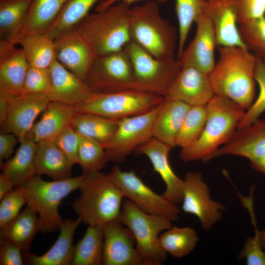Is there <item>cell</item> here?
Returning a JSON list of instances; mask_svg holds the SVG:
<instances>
[{
    "mask_svg": "<svg viewBox=\"0 0 265 265\" xmlns=\"http://www.w3.org/2000/svg\"><path fill=\"white\" fill-rule=\"evenodd\" d=\"M219 58L210 74L215 95L228 98L244 109L254 103L257 59L246 48L217 47Z\"/></svg>",
    "mask_w": 265,
    "mask_h": 265,
    "instance_id": "cell-1",
    "label": "cell"
},
{
    "mask_svg": "<svg viewBox=\"0 0 265 265\" xmlns=\"http://www.w3.org/2000/svg\"><path fill=\"white\" fill-rule=\"evenodd\" d=\"M207 117L200 138L181 148L179 157L184 162L208 161L219 147L231 138L245 114V109L232 100L214 95L207 104Z\"/></svg>",
    "mask_w": 265,
    "mask_h": 265,
    "instance_id": "cell-2",
    "label": "cell"
},
{
    "mask_svg": "<svg viewBox=\"0 0 265 265\" xmlns=\"http://www.w3.org/2000/svg\"><path fill=\"white\" fill-rule=\"evenodd\" d=\"M80 195L72 209L82 222L103 227L119 219L124 197L108 174L96 171L84 174Z\"/></svg>",
    "mask_w": 265,
    "mask_h": 265,
    "instance_id": "cell-3",
    "label": "cell"
},
{
    "mask_svg": "<svg viewBox=\"0 0 265 265\" xmlns=\"http://www.w3.org/2000/svg\"><path fill=\"white\" fill-rule=\"evenodd\" d=\"M129 21L132 41L157 59L175 57L176 30L161 16L158 1L130 7Z\"/></svg>",
    "mask_w": 265,
    "mask_h": 265,
    "instance_id": "cell-4",
    "label": "cell"
},
{
    "mask_svg": "<svg viewBox=\"0 0 265 265\" xmlns=\"http://www.w3.org/2000/svg\"><path fill=\"white\" fill-rule=\"evenodd\" d=\"M130 7L126 2H118L88 14L75 25L91 44L97 56L121 50L131 41Z\"/></svg>",
    "mask_w": 265,
    "mask_h": 265,
    "instance_id": "cell-5",
    "label": "cell"
},
{
    "mask_svg": "<svg viewBox=\"0 0 265 265\" xmlns=\"http://www.w3.org/2000/svg\"><path fill=\"white\" fill-rule=\"evenodd\" d=\"M84 174L61 180L46 181L37 174L25 183L16 187L24 196L26 204L39 215L40 230L44 234L59 230L63 219L58 207L62 200L79 189Z\"/></svg>",
    "mask_w": 265,
    "mask_h": 265,
    "instance_id": "cell-6",
    "label": "cell"
},
{
    "mask_svg": "<svg viewBox=\"0 0 265 265\" xmlns=\"http://www.w3.org/2000/svg\"><path fill=\"white\" fill-rule=\"evenodd\" d=\"M119 219L132 233L144 265H162L167 253L160 246V233L172 227V221L145 212L128 199L123 202Z\"/></svg>",
    "mask_w": 265,
    "mask_h": 265,
    "instance_id": "cell-7",
    "label": "cell"
},
{
    "mask_svg": "<svg viewBox=\"0 0 265 265\" xmlns=\"http://www.w3.org/2000/svg\"><path fill=\"white\" fill-rule=\"evenodd\" d=\"M164 97L153 93L130 90L95 93L74 106L78 113H86L119 120L145 113L159 106Z\"/></svg>",
    "mask_w": 265,
    "mask_h": 265,
    "instance_id": "cell-8",
    "label": "cell"
},
{
    "mask_svg": "<svg viewBox=\"0 0 265 265\" xmlns=\"http://www.w3.org/2000/svg\"><path fill=\"white\" fill-rule=\"evenodd\" d=\"M84 81L95 93L142 91L136 80L130 57L125 48L96 56Z\"/></svg>",
    "mask_w": 265,
    "mask_h": 265,
    "instance_id": "cell-9",
    "label": "cell"
},
{
    "mask_svg": "<svg viewBox=\"0 0 265 265\" xmlns=\"http://www.w3.org/2000/svg\"><path fill=\"white\" fill-rule=\"evenodd\" d=\"M125 48L141 90L164 97L182 68L180 61L175 57L157 59L132 40Z\"/></svg>",
    "mask_w": 265,
    "mask_h": 265,
    "instance_id": "cell-10",
    "label": "cell"
},
{
    "mask_svg": "<svg viewBox=\"0 0 265 265\" xmlns=\"http://www.w3.org/2000/svg\"><path fill=\"white\" fill-rule=\"evenodd\" d=\"M124 197L143 212L176 220L181 210L177 205L147 186L132 171H125L115 165L109 173Z\"/></svg>",
    "mask_w": 265,
    "mask_h": 265,
    "instance_id": "cell-11",
    "label": "cell"
},
{
    "mask_svg": "<svg viewBox=\"0 0 265 265\" xmlns=\"http://www.w3.org/2000/svg\"><path fill=\"white\" fill-rule=\"evenodd\" d=\"M163 102L145 113L119 120L115 134L105 149L109 161L124 162L131 154L153 137V124Z\"/></svg>",
    "mask_w": 265,
    "mask_h": 265,
    "instance_id": "cell-12",
    "label": "cell"
},
{
    "mask_svg": "<svg viewBox=\"0 0 265 265\" xmlns=\"http://www.w3.org/2000/svg\"><path fill=\"white\" fill-rule=\"evenodd\" d=\"M184 180L182 210L197 217L204 230H210L222 218L225 206L211 198L200 172H189Z\"/></svg>",
    "mask_w": 265,
    "mask_h": 265,
    "instance_id": "cell-13",
    "label": "cell"
},
{
    "mask_svg": "<svg viewBox=\"0 0 265 265\" xmlns=\"http://www.w3.org/2000/svg\"><path fill=\"white\" fill-rule=\"evenodd\" d=\"M225 155L247 159L252 167L265 174V120L258 119L237 129L231 138L212 155L211 159Z\"/></svg>",
    "mask_w": 265,
    "mask_h": 265,
    "instance_id": "cell-14",
    "label": "cell"
},
{
    "mask_svg": "<svg viewBox=\"0 0 265 265\" xmlns=\"http://www.w3.org/2000/svg\"><path fill=\"white\" fill-rule=\"evenodd\" d=\"M53 41L56 60L84 80L97 56L89 42L75 26L61 32Z\"/></svg>",
    "mask_w": 265,
    "mask_h": 265,
    "instance_id": "cell-15",
    "label": "cell"
},
{
    "mask_svg": "<svg viewBox=\"0 0 265 265\" xmlns=\"http://www.w3.org/2000/svg\"><path fill=\"white\" fill-rule=\"evenodd\" d=\"M50 102L43 93H23L9 99L6 117L0 124L1 133H13L21 141L26 137L35 118Z\"/></svg>",
    "mask_w": 265,
    "mask_h": 265,
    "instance_id": "cell-16",
    "label": "cell"
},
{
    "mask_svg": "<svg viewBox=\"0 0 265 265\" xmlns=\"http://www.w3.org/2000/svg\"><path fill=\"white\" fill-rule=\"evenodd\" d=\"M104 265H144L131 231L119 219L103 227Z\"/></svg>",
    "mask_w": 265,
    "mask_h": 265,
    "instance_id": "cell-17",
    "label": "cell"
},
{
    "mask_svg": "<svg viewBox=\"0 0 265 265\" xmlns=\"http://www.w3.org/2000/svg\"><path fill=\"white\" fill-rule=\"evenodd\" d=\"M214 95L210 75L185 66L182 67L164 98L180 101L190 106H204Z\"/></svg>",
    "mask_w": 265,
    "mask_h": 265,
    "instance_id": "cell-18",
    "label": "cell"
},
{
    "mask_svg": "<svg viewBox=\"0 0 265 265\" xmlns=\"http://www.w3.org/2000/svg\"><path fill=\"white\" fill-rule=\"evenodd\" d=\"M0 40V96L8 99L23 93L28 65L22 48Z\"/></svg>",
    "mask_w": 265,
    "mask_h": 265,
    "instance_id": "cell-19",
    "label": "cell"
},
{
    "mask_svg": "<svg viewBox=\"0 0 265 265\" xmlns=\"http://www.w3.org/2000/svg\"><path fill=\"white\" fill-rule=\"evenodd\" d=\"M171 149L152 137L135 152L137 155H144L149 159L154 170L159 174L165 184V190L162 195L177 205L183 201L184 180L176 175L170 164L168 156Z\"/></svg>",
    "mask_w": 265,
    "mask_h": 265,
    "instance_id": "cell-20",
    "label": "cell"
},
{
    "mask_svg": "<svg viewBox=\"0 0 265 265\" xmlns=\"http://www.w3.org/2000/svg\"><path fill=\"white\" fill-rule=\"evenodd\" d=\"M195 23V36L179 60L182 67L192 66L210 75L215 64L214 50L216 40L213 27L204 13Z\"/></svg>",
    "mask_w": 265,
    "mask_h": 265,
    "instance_id": "cell-21",
    "label": "cell"
},
{
    "mask_svg": "<svg viewBox=\"0 0 265 265\" xmlns=\"http://www.w3.org/2000/svg\"><path fill=\"white\" fill-rule=\"evenodd\" d=\"M204 13L212 24L217 47L246 48L237 26L238 12L234 0H207Z\"/></svg>",
    "mask_w": 265,
    "mask_h": 265,
    "instance_id": "cell-22",
    "label": "cell"
},
{
    "mask_svg": "<svg viewBox=\"0 0 265 265\" xmlns=\"http://www.w3.org/2000/svg\"><path fill=\"white\" fill-rule=\"evenodd\" d=\"M52 85L47 96L50 101L74 106L89 99L93 92L87 83L56 60L50 67Z\"/></svg>",
    "mask_w": 265,
    "mask_h": 265,
    "instance_id": "cell-23",
    "label": "cell"
},
{
    "mask_svg": "<svg viewBox=\"0 0 265 265\" xmlns=\"http://www.w3.org/2000/svg\"><path fill=\"white\" fill-rule=\"evenodd\" d=\"M66 0H32L10 42L16 44L25 36L45 33L55 21Z\"/></svg>",
    "mask_w": 265,
    "mask_h": 265,
    "instance_id": "cell-24",
    "label": "cell"
},
{
    "mask_svg": "<svg viewBox=\"0 0 265 265\" xmlns=\"http://www.w3.org/2000/svg\"><path fill=\"white\" fill-rule=\"evenodd\" d=\"M81 222L80 217L75 220L64 219L59 228L58 237L53 245L45 254L40 256L30 252L23 254L26 264L70 265L74 253V235Z\"/></svg>",
    "mask_w": 265,
    "mask_h": 265,
    "instance_id": "cell-25",
    "label": "cell"
},
{
    "mask_svg": "<svg viewBox=\"0 0 265 265\" xmlns=\"http://www.w3.org/2000/svg\"><path fill=\"white\" fill-rule=\"evenodd\" d=\"M76 113L74 106L50 101L41 119L34 124L26 137L36 143L54 139L62 130L71 126Z\"/></svg>",
    "mask_w": 265,
    "mask_h": 265,
    "instance_id": "cell-26",
    "label": "cell"
},
{
    "mask_svg": "<svg viewBox=\"0 0 265 265\" xmlns=\"http://www.w3.org/2000/svg\"><path fill=\"white\" fill-rule=\"evenodd\" d=\"M191 106L178 100L164 98L153 126V137L173 148L185 116Z\"/></svg>",
    "mask_w": 265,
    "mask_h": 265,
    "instance_id": "cell-27",
    "label": "cell"
},
{
    "mask_svg": "<svg viewBox=\"0 0 265 265\" xmlns=\"http://www.w3.org/2000/svg\"><path fill=\"white\" fill-rule=\"evenodd\" d=\"M37 144L35 165L38 175H46L53 180L72 177L73 165L57 146L54 139L42 140Z\"/></svg>",
    "mask_w": 265,
    "mask_h": 265,
    "instance_id": "cell-28",
    "label": "cell"
},
{
    "mask_svg": "<svg viewBox=\"0 0 265 265\" xmlns=\"http://www.w3.org/2000/svg\"><path fill=\"white\" fill-rule=\"evenodd\" d=\"M21 144L14 157L3 163L0 162L2 173L14 188L36 175L35 156L37 144L27 137Z\"/></svg>",
    "mask_w": 265,
    "mask_h": 265,
    "instance_id": "cell-29",
    "label": "cell"
},
{
    "mask_svg": "<svg viewBox=\"0 0 265 265\" xmlns=\"http://www.w3.org/2000/svg\"><path fill=\"white\" fill-rule=\"evenodd\" d=\"M37 213L28 206L0 230V239L7 240L20 247L23 254L30 252L31 244L40 230Z\"/></svg>",
    "mask_w": 265,
    "mask_h": 265,
    "instance_id": "cell-30",
    "label": "cell"
},
{
    "mask_svg": "<svg viewBox=\"0 0 265 265\" xmlns=\"http://www.w3.org/2000/svg\"><path fill=\"white\" fill-rule=\"evenodd\" d=\"M118 122L96 114L77 112L71 126L78 133L95 140L106 149L115 134Z\"/></svg>",
    "mask_w": 265,
    "mask_h": 265,
    "instance_id": "cell-31",
    "label": "cell"
},
{
    "mask_svg": "<svg viewBox=\"0 0 265 265\" xmlns=\"http://www.w3.org/2000/svg\"><path fill=\"white\" fill-rule=\"evenodd\" d=\"M29 67L49 68L56 60L53 39L45 33L30 34L19 39Z\"/></svg>",
    "mask_w": 265,
    "mask_h": 265,
    "instance_id": "cell-32",
    "label": "cell"
},
{
    "mask_svg": "<svg viewBox=\"0 0 265 265\" xmlns=\"http://www.w3.org/2000/svg\"><path fill=\"white\" fill-rule=\"evenodd\" d=\"M104 231L102 226L88 225L82 238L75 245L70 265H103Z\"/></svg>",
    "mask_w": 265,
    "mask_h": 265,
    "instance_id": "cell-33",
    "label": "cell"
},
{
    "mask_svg": "<svg viewBox=\"0 0 265 265\" xmlns=\"http://www.w3.org/2000/svg\"><path fill=\"white\" fill-rule=\"evenodd\" d=\"M199 240L196 231L189 227L172 226L159 236L161 248L175 258H182L195 249Z\"/></svg>",
    "mask_w": 265,
    "mask_h": 265,
    "instance_id": "cell-34",
    "label": "cell"
},
{
    "mask_svg": "<svg viewBox=\"0 0 265 265\" xmlns=\"http://www.w3.org/2000/svg\"><path fill=\"white\" fill-rule=\"evenodd\" d=\"M101 0H67L58 16L45 33L53 39L64 30L76 25Z\"/></svg>",
    "mask_w": 265,
    "mask_h": 265,
    "instance_id": "cell-35",
    "label": "cell"
},
{
    "mask_svg": "<svg viewBox=\"0 0 265 265\" xmlns=\"http://www.w3.org/2000/svg\"><path fill=\"white\" fill-rule=\"evenodd\" d=\"M207 0H176L175 10L178 21L179 37L177 59L179 60L190 28L204 13Z\"/></svg>",
    "mask_w": 265,
    "mask_h": 265,
    "instance_id": "cell-36",
    "label": "cell"
},
{
    "mask_svg": "<svg viewBox=\"0 0 265 265\" xmlns=\"http://www.w3.org/2000/svg\"><path fill=\"white\" fill-rule=\"evenodd\" d=\"M206 105L190 107L185 116L177 135L176 146L181 148L188 146L200 138L207 120Z\"/></svg>",
    "mask_w": 265,
    "mask_h": 265,
    "instance_id": "cell-37",
    "label": "cell"
},
{
    "mask_svg": "<svg viewBox=\"0 0 265 265\" xmlns=\"http://www.w3.org/2000/svg\"><path fill=\"white\" fill-rule=\"evenodd\" d=\"M32 0H0V38L8 42L24 18Z\"/></svg>",
    "mask_w": 265,
    "mask_h": 265,
    "instance_id": "cell-38",
    "label": "cell"
},
{
    "mask_svg": "<svg viewBox=\"0 0 265 265\" xmlns=\"http://www.w3.org/2000/svg\"><path fill=\"white\" fill-rule=\"evenodd\" d=\"M78 134V164L81 166L83 174L100 171L109 161L105 148L95 140Z\"/></svg>",
    "mask_w": 265,
    "mask_h": 265,
    "instance_id": "cell-39",
    "label": "cell"
},
{
    "mask_svg": "<svg viewBox=\"0 0 265 265\" xmlns=\"http://www.w3.org/2000/svg\"><path fill=\"white\" fill-rule=\"evenodd\" d=\"M238 30L247 49L265 65V16L239 25Z\"/></svg>",
    "mask_w": 265,
    "mask_h": 265,
    "instance_id": "cell-40",
    "label": "cell"
},
{
    "mask_svg": "<svg viewBox=\"0 0 265 265\" xmlns=\"http://www.w3.org/2000/svg\"><path fill=\"white\" fill-rule=\"evenodd\" d=\"M255 79L260 86L259 95L245 113L237 129L251 124L265 111V65L258 59L255 69Z\"/></svg>",
    "mask_w": 265,
    "mask_h": 265,
    "instance_id": "cell-41",
    "label": "cell"
},
{
    "mask_svg": "<svg viewBox=\"0 0 265 265\" xmlns=\"http://www.w3.org/2000/svg\"><path fill=\"white\" fill-rule=\"evenodd\" d=\"M52 77L49 68L29 67L26 76L23 93H43L50 91Z\"/></svg>",
    "mask_w": 265,
    "mask_h": 265,
    "instance_id": "cell-42",
    "label": "cell"
},
{
    "mask_svg": "<svg viewBox=\"0 0 265 265\" xmlns=\"http://www.w3.org/2000/svg\"><path fill=\"white\" fill-rule=\"evenodd\" d=\"M0 201L1 230L18 215L21 209L26 204V201L23 194L15 188L5 195Z\"/></svg>",
    "mask_w": 265,
    "mask_h": 265,
    "instance_id": "cell-43",
    "label": "cell"
},
{
    "mask_svg": "<svg viewBox=\"0 0 265 265\" xmlns=\"http://www.w3.org/2000/svg\"><path fill=\"white\" fill-rule=\"evenodd\" d=\"M54 139L71 163L73 165L78 164L79 135L71 126L62 130Z\"/></svg>",
    "mask_w": 265,
    "mask_h": 265,
    "instance_id": "cell-44",
    "label": "cell"
},
{
    "mask_svg": "<svg viewBox=\"0 0 265 265\" xmlns=\"http://www.w3.org/2000/svg\"><path fill=\"white\" fill-rule=\"evenodd\" d=\"M252 223L255 227V234L249 237L238 255V259H244L248 265H265V251L263 248L260 238L259 231L256 227V220Z\"/></svg>",
    "mask_w": 265,
    "mask_h": 265,
    "instance_id": "cell-45",
    "label": "cell"
},
{
    "mask_svg": "<svg viewBox=\"0 0 265 265\" xmlns=\"http://www.w3.org/2000/svg\"><path fill=\"white\" fill-rule=\"evenodd\" d=\"M238 12V23L265 16V0H234Z\"/></svg>",
    "mask_w": 265,
    "mask_h": 265,
    "instance_id": "cell-46",
    "label": "cell"
},
{
    "mask_svg": "<svg viewBox=\"0 0 265 265\" xmlns=\"http://www.w3.org/2000/svg\"><path fill=\"white\" fill-rule=\"evenodd\" d=\"M24 263L21 249L7 240L0 239V265H23Z\"/></svg>",
    "mask_w": 265,
    "mask_h": 265,
    "instance_id": "cell-47",
    "label": "cell"
},
{
    "mask_svg": "<svg viewBox=\"0 0 265 265\" xmlns=\"http://www.w3.org/2000/svg\"><path fill=\"white\" fill-rule=\"evenodd\" d=\"M18 138L13 133H1L0 135V159H8L14 152Z\"/></svg>",
    "mask_w": 265,
    "mask_h": 265,
    "instance_id": "cell-48",
    "label": "cell"
},
{
    "mask_svg": "<svg viewBox=\"0 0 265 265\" xmlns=\"http://www.w3.org/2000/svg\"><path fill=\"white\" fill-rule=\"evenodd\" d=\"M139 0H101L96 5L95 8V11H98L102 9H103L106 7H107L115 3L123 1L126 2L129 4H131L132 2ZM158 1L159 3H163L166 1V0H153Z\"/></svg>",
    "mask_w": 265,
    "mask_h": 265,
    "instance_id": "cell-49",
    "label": "cell"
},
{
    "mask_svg": "<svg viewBox=\"0 0 265 265\" xmlns=\"http://www.w3.org/2000/svg\"><path fill=\"white\" fill-rule=\"evenodd\" d=\"M14 189L7 178L1 173L0 175V200Z\"/></svg>",
    "mask_w": 265,
    "mask_h": 265,
    "instance_id": "cell-50",
    "label": "cell"
},
{
    "mask_svg": "<svg viewBox=\"0 0 265 265\" xmlns=\"http://www.w3.org/2000/svg\"><path fill=\"white\" fill-rule=\"evenodd\" d=\"M8 106V99L0 96V124L5 120Z\"/></svg>",
    "mask_w": 265,
    "mask_h": 265,
    "instance_id": "cell-51",
    "label": "cell"
},
{
    "mask_svg": "<svg viewBox=\"0 0 265 265\" xmlns=\"http://www.w3.org/2000/svg\"><path fill=\"white\" fill-rule=\"evenodd\" d=\"M260 238L263 248L265 250V229L259 232Z\"/></svg>",
    "mask_w": 265,
    "mask_h": 265,
    "instance_id": "cell-52",
    "label": "cell"
}]
</instances>
